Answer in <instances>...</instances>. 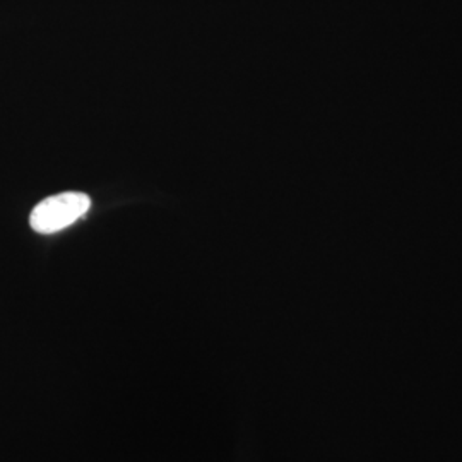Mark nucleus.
<instances>
[{
    "mask_svg": "<svg viewBox=\"0 0 462 462\" xmlns=\"http://www.w3.org/2000/svg\"><path fill=\"white\" fill-rule=\"evenodd\" d=\"M91 208V199L79 192H64L42 200L30 216V225L36 233L51 235L66 230Z\"/></svg>",
    "mask_w": 462,
    "mask_h": 462,
    "instance_id": "1",
    "label": "nucleus"
}]
</instances>
